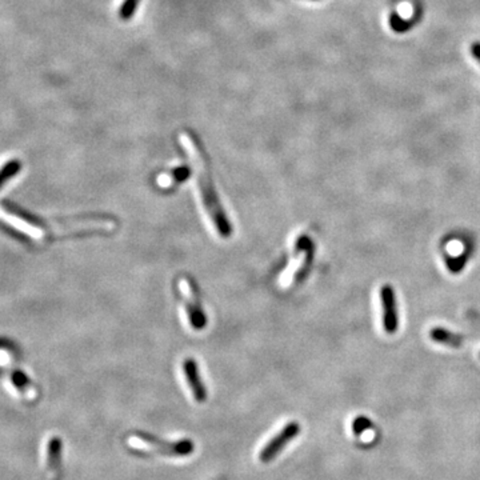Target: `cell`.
Returning a JSON list of instances; mask_svg holds the SVG:
<instances>
[{
	"instance_id": "277c9868",
	"label": "cell",
	"mask_w": 480,
	"mask_h": 480,
	"mask_svg": "<svg viewBox=\"0 0 480 480\" xmlns=\"http://www.w3.org/2000/svg\"><path fill=\"white\" fill-rule=\"evenodd\" d=\"M177 289L182 298L184 315L189 326L193 331L203 329L207 326V316L204 308L202 306L199 289L196 287L195 282L187 276H183L179 279Z\"/></svg>"
},
{
	"instance_id": "8fae6325",
	"label": "cell",
	"mask_w": 480,
	"mask_h": 480,
	"mask_svg": "<svg viewBox=\"0 0 480 480\" xmlns=\"http://www.w3.org/2000/svg\"><path fill=\"white\" fill-rule=\"evenodd\" d=\"M20 169H21V164H20V162L18 159H14V160L7 162V163L0 169V189H1L10 179H12L17 173H19Z\"/></svg>"
},
{
	"instance_id": "9a60e30c",
	"label": "cell",
	"mask_w": 480,
	"mask_h": 480,
	"mask_svg": "<svg viewBox=\"0 0 480 480\" xmlns=\"http://www.w3.org/2000/svg\"><path fill=\"white\" fill-rule=\"evenodd\" d=\"M471 55L472 58L475 59L478 63L480 64V43L479 41H475L472 46H471Z\"/></svg>"
},
{
	"instance_id": "30bf717a",
	"label": "cell",
	"mask_w": 480,
	"mask_h": 480,
	"mask_svg": "<svg viewBox=\"0 0 480 480\" xmlns=\"http://www.w3.org/2000/svg\"><path fill=\"white\" fill-rule=\"evenodd\" d=\"M60 458H61V441L58 436H54L48 443V450H47V463H48V468L52 472L58 471Z\"/></svg>"
},
{
	"instance_id": "8992f818",
	"label": "cell",
	"mask_w": 480,
	"mask_h": 480,
	"mask_svg": "<svg viewBox=\"0 0 480 480\" xmlns=\"http://www.w3.org/2000/svg\"><path fill=\"white\" fill-rule=\"evenodd\" d=\"M381 300L383 306V327L387 334H395L399 327V312L396 294L390 285L381 288Z\"/></svg>"
},
{
	"instance_id": "4fadbf2b",
	"label": "cell",
	"mask_w": 480,
	"mask_h": 480,
	"mask_svg": "<svg viewBox=\"0 0 480 480\" xmlns=\"http://www.w3.org/2000/svg\"><path fill=\"white\" fill-rule=\"evenodd\" d=\"M12 382L19 390H24L28 385V379L23 372H15L12 375Z\"/></svg>"
},
{
	"instance_id": "9c48e42d",
	"label": "cell",
	"mask_w": 480,
	"mask_h": 480,
	"mask_svg": "<svg viewBox=\"0 0 480 480\" xmlns=\"http://www.w3.org/2000/svg\"><path fill=\"white\" fill-rule=\"evenodd\" d=\"M430 336L436 343H442V345H447V346L451 347L461 346V340H463L461 335H457V334H454L451 331H447V329L441 328V327L432 328Z\"/></svg>"
},
{
	"instance_id": "52a82bcc",
	"label": "cell",
	"mask_w": 480,
	"mask_h": 480,
	"mask_svg": "<svg viewBox=\"0 0 480 480\" xmlns=\"http://www.w3.org/2000/svg\"><path fill=\"white\" fill-rule=\"evenodd\" d=\"M184 379L187 382L189 388L191 390L192 396L198 403H203L207 399V390L200 378L198 365L192 358H186L182 363Z\"/></svg>"
},
{
	"instance_id": "5b68a950",
	"label": "cell",
	"mask_w": 480,
	"mask_h": 480,
	"mask_svg": "<svg viewBox=\"0 0 480 480\" xmlns=\"http://www.w3.org/2000/svg\"><path fill=\"white\" fill-rule=\"evenodd\" d=\"M300 432V424L296 422H291L283 427V430L276 434L271 441H269L265 448L259 454V459L262 463H269L272 461L276 455H279L283 448L287 445L288 443L294 441V438Z\"/></svg>"
},
{
	"instance_id": "3957f363",
	"label": "cell",
	"mask_w": 480,
	"mask_h": 480,
	"mask_svg": "<svg viewBox=\"0 0 480 480\" xmlns=\"http://www.w3.org/2000/svg\"><path fill=\"white\" fill-rule=\"evenodd\" d=\"M314 250V243L306 235H302L296 239L294 247V258L291 259V263L286 271L280 275L282 287H289L294 283H298L303 279L312 262Z\"/></svg>"
},
{
	"instance_id": "5bb4252c",
	"label": "cell",
	"mask_w": 480,
	"mask_h": 480,
	"mask_svg": "<svg viewBox=\"0 0 480 480\" xmlns=\"http://www.w3.org/2000/svg\"><path fill=\"white\" fill-rule=\"evenodd\" d=\"M371 425V423H369V421L367 419V418H365V416H361V418H358L355 422H354V431H355V434H361L362 431H365V428H368Z\"/></svg>"
},
{
	"instance_id": "6da1fadb",
	"label": "cell",
	"mask_w": 480,
	"mask_h": 480,
	"mask_svg": "<svg viewBox=\"0 0 480 480\" xmlns=\"http://www.w3.org/2000/svg\"><path fill=\"white\" fill-rule=\"evenodd\" d=\"M183 143L187 148V153L191 156L192 164L195 169V186L202 209L204 210L209 222L211 223L212 230L216 232V235L222 239H229L232 233V227L215 190L207 157L200 150L199 144L190 136H184Z\"/></svg>"
},
{
	"instance_id": "7c38bea8",
	"label": "cell",
	"mask_w": 480,
	"mask_h": 480,
	"mask_svg": "<svg viewBox=\"0 0 480 480\" xmlns=\"http://www.w3.org/2000/svg\"><path fill=\"white\" fill-rule=\"evenodd\" d=\"M137 1L139 0H126L124 4L122 6V10H120V17L123 19H127L130 18L136 10V6H137Z\"/></svg>"
},
{
	"instance_id": "7a4b0ae2",
	"label": "cell",
	"mask_w": 480,
	"mask_h": 480,
	"mask_svg": "<svg viewBox=\"0 0 480 480\" xmlns=\"http://www.w3.org/2000/svg\"><path fill=\"white\" fill-rule=\"evenodd\" d=\"M128 444L133 450L144 454H160L167 457H189L193 452V443L189 439L177 442H164L159 441L151 435L137 434L128 439Z\"/></svg>"
},
{
	"instance_id": "ba28073f",
	"label": "cell",
	"mask_w": 480,
	"mask_h": 480,
	"mask_svg": "<svg viewBox=\"0 0 480 480\" xmlns=\"http://www.w3.org/2000/svg\"><path fill=\"white\" fill-rule=\"evenodd\" d=\"M190 176H191L190 169L186 166H180V167L173 169L171 171L159 175L157 176V184H159V187L169 190V189H173L175 186L186 182Z\"/></svg>"
}]
</instances>
